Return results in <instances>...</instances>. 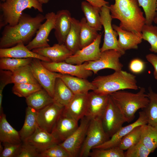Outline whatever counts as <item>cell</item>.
I'll use <instances>...</instances> for the list:
<instances>
[{"label": "cell", "instance_id": "obj_1", "mask_svg": "<svg viewBox=\"0 0 157 157\" xmlns=\"http://www.w3.org/2000/svg\"><path fill=\"white\" fill-rule=\"evenodd\" d=\"M45 19V16L40 13L32 17L23 12L16 25L4 27L0 39V48L11 47L20 42L28 43Z\"/></svg>", "mask_w": 157, "mask_h": 157}, {"label": "cell", "instance_id": "obj_2", "mask_svg": "<svg viewBox=\"0 0 157 157\" xmlns=\"http://www.w3.org/2000/svg\"><path fill=\"white\" fill-rule=\"evenodd\" d=\"M109 8L112 18L120 21L122 29L142 37L145 18L138 0H115Z\"/></svg>", "mask_w": 157, "mask_h": 157}, {"label": "cell", "instance_id": "obj_3", "mask_svg": "<svg viewBox=\"0 0 157 157\" xmlns=\"http://www.w3.org/2000/svg\"><path fill=\"white\" fill-rule=\"evenodd\" d=\"M136 76L126 71H115L106 76H98L91 82L95 86L93 91L101 94L109 95L124 89L137 90Z\"/></svg>", "mask_w": 157, "mask_h": 157}, {"label": "cell", "instance_id": "obj_4", "mask_svg": "<svg viewBox=\"0 0 157 157\" xmlns=\"http://www.w3.org/2000/svg\"><path fill=\"white\" fill-rule=\"evenodd\" d=\"M109 95L128 123L133 119L137 111L146 108L149 101L144 87L136 93L122 90Z\"/></svg>", "mask_w": 157, "mask_h": 157}, {"label": "cell", "instance_id": "obj_5", "mask_svg": "<svg viewBox=\"0 0 157 157\" xmlns=\"http://www.w3.org/2000/svg\"><path fill=\"white\" fill-rule=\"evenodd\" d=\"M32 8L40 13L43 12L42 4L37 0H6L1 3L0 29L7 25H16L23 11Z\"/></svg>", "mask_w": 157, "mask_h": 157}, {"label": "cell", "instance_id": "obj_6", "mask_svg": "<svg viewBox=\"0 0 157 157\" xmlns=\"http://www.w3.org/2000/svg\"><path fill=\"white\" fill-rule=\"evenodd\" d=\"M110 139L104 130L101 117L91 119L79 157H89L93 149L104 143Z\"/></svg>", "mask_w": 157, "mask_h": 157}, {"label": "cell", "instance_id": "obj_7", "mask_svg": "<svg viewBox=\"0 0 157 157\" xmlns=\"http://www.w3.org/2000/svg\"><path fill=\"white\" fill-rule=\"evenodd\" d=\"M101 119L104 130L110 138L122 127L125 122H127L124 116L110 96Z\"/></svg>", "mask_w": 157, "mask_h": 157}, {"label": "cell", "instance_id": "obj_8", "mask_svg": "<svg viewBox=\"0 0 157 157\" xmlns=\"http://www.w3.org/2000/svg\"><path fill=\"white\" fill-rule=\"evenodd\" d=\"M91 119L86 116L84 117L81 119L76 129L64 141L58 143L70 157L79 156Z\"/></svg>", "mask_w": 157, "mask_h": 157}, {"label": "cell", "instance_id": "obj_9", "mask_svg": "<svg viewBox=\"0 0 157 157\" xmlns=\"http://www.w3.org/2000/svg\"><path fill=\"white\" fill-rule=\"evenodd\" d=\"M101 21L104 28V42L100 48L101 52L106 50L113 49L119 52L122 55L125 52L122 50L118 45L117 32L113 28L112 21L113 19L110 13L109 6L106 5L101 8Z\"/></svg>", "mask_w": 157, "mask_h": 157}, {"label": "cell", "instance_id": "obj_10", "mask_svg": "<svg viewBox=\"0 0 157 157\" xmlns=\"http://www.w3.org/2000/svg\"><path fill=\"white\" fill-rule=\"evenodd\" d=\"M122 56L119 52L115 50H106L101 52L98 60L88 62L85 68L92 71L94 74L105 69H112L115 71L122 70L123 65L119 58Z\"/></svg>", "mask_w": 157, "mask_h": 157}, {"label": "cell", "instance_id": "obj_11", "mask_svg": "<svg viewBox=\"0 0 157 157\" xmlns=\"http://www.w3.org/2000/svg\"><path fill=\"white\" fill-rule=\"evenodd\" d=\"M35 77L38 83L53 98L56 79L60 73L51 72L44 67L40 60L33 58L30 64Z\"/></svg>", "mask_w": 157, "mask_h": 157}, {"label": "cell", "instance_id": "obj_12", "mask_svg": "<svg viewBox=\"0 0 157 157\" xmlns=\"http://www.w3.org/2000/svg\"><path fill=\"white\" fill-rule=\"evenodd\" d=\"M43 65L49 70L62 74H66L82 78L91 76L93 72L85 69L88 62L80 65H74L65 61L58 62L41 61Z\"/></svg>", "mask_w": 157, "mask_h": 157}, {"label": "cell", "instance_id": "obj_13", "mask_svg": "<svg viewBox=\"0 0 157 157\" xmlns=\"http://www.w3.org/2000/svg\"><path fill=\"white\" fill-rule=\"evenodd\" d=\"M65 106L55 102L38 111V126L51 133L53 128L62 115Z\"/></svg>", "mask_w": 157, "mask_h": 157}, {"label": "cell", "instance_id": "obj_14", "mask_svg": "<svg viewBox=\"0 0 157 157\" xmlns=\"http://www.w3.org/2000/svg\"><path fill=\"white\" fill-rule=\"evenodd\" d=\"M56 14L52 12L45 15V21L40 26L34 38L26 46L29 50L50 46L48 37L51 31L55 28Z\"/></svg>", "mask_w": 157, "mask_h": 157}, {"label": "cell", "instance_id": "obj_15", "mask_svg": "<svg viewBox=\"0 0 157 157\" xmlns=\"http://www.w3.org/2000/svg\"><path fill=\"white\" fill-rule=\"evenodd\" d=\"M102 35V34H99L93 42L77 51L65 61L69 63L80 65L86 62L98 60L101 53L99 47Z\"/></svg>", "mask_w": 157, "mask_h": 157}, {"label": "cell", "instance_id": "obj_16", "mask_svg": "<svg viewBox=\"0 0 157 157\" xmlns=\"http://www.w3.org/2000/svg\"><path fill=\"white\" fill-rule=\"evenodd\" d=\"M88 94H74L71 100L65 107L62 115L78 122L85 116L88 106Z\"/></svg>", "mask_w": 157, "mask_h": 157}, {"label": "cell", "instance_id": "obj_17", "mask_svg": "<svg viewBox=\"0 0 157 157\" xmlns=\"http://www.w3.org/2000/svg\"><path fill=\"white\" fill-rule=\"evenodd\" d=\"M147 117L144 112L143 110L140 111L139 112V117L135 121L126 126H122L108 140L93 149H106L118 146L122 138L134 128L138 126L147 124Z\"/></svg>", "mask_w": 157, "mask_h": 157}, {"label": "cell", "instance_id": "obj_18", "mask_svg": "<svg viewBox=\"0 0 157 157\" xmlns=\"http://www.w3.org/2000/svg\"><path fill=\"white\" fill-rule=\"evenodd\" d=\"M109 95H103L94 91L89 92L85 116L91 119L101 117L107 106Z\"/></svg>", "mask_w": 157, "mask_h": 157}, {"label": "cell", "instance_id": "obj_19", "mask_svg": "<svg viewBox=\"0 0 157 157\" xmlns=\"http://www.w3.org/2000/svg\"><path fill=\"white\" fill-rule=\"evenodd\" d=\"M72 18L70 12L67 10H58L56 14L54 33L60 44H64L70 29Z\"/></svg>", "mask_w": 157, "mask_h": 157}, {"label": "cell", "instance_id": "obj_20", "mask_svg": "<svg viewBox=\"0 0 157 157\" xmlns=\"http://www.w3.org/2000/svg\"><path fill=\"white\" fill-rule=\"evenodd\" d=\"M24 141L34 147L40 153L52 146L59 143L51 133L38 126L34 133Z\"/></svg>", "mask_w": 157, "mask_h": 157}, {"label": "cell", "instance_id": "obj_21", "mask_svg": "<svg viewBox=\"0 0 157 157\" xmlns=\"http://www.w3.org/2000/svg\"><path fill=\"white\" fill-rule=\"evenodd\" d=\"M33 52L49 59L51 62H58L64 61L73 54L64 44H54L52 47L35 49Z\"/></svg>", "mask_w": 157, "mask_h": 157}, {"label": "cell", "instance_id": "obj_22", "mask_svg": "<svg viewBox=\"0 0 157 157\" xmlns=\"http://www.w3.org/2000/svg\"><path fill=\"white\" fill-rule=\"evenodd\" d=\"M78 121L62 115L51 133L60 143L69 136L78 128Z\"/></svg>", "mask_w": 157, "mask_h": 157}, {"label": "cell", "instance_id": "obj_23", "mask_svg": "<svg viewBox=\"0 0 157 157\" xmlns=\"http://www.w3.org/2000/svg\"><path fill=\"white\" fill-rule=\"evenodd\" d=\"M8 57L18 58H32L42 61L51 62L48 58L43 56L29 50L22 42L11 47L0 48V57Z\"/></svg>", "mask_w": 157, "mask_h": 157}, {"label": "cell", "instance_id": "obj_24", "mask_svg": "<svg viewBox=\"0 0 157 157\" xmlns=\"http://www.w3.org/2000/svg\"><path fill=\"white\" fill-rule=\"evenodd\" d=\"M65 83L74 94H87L94 91L95 86L86 78L60 73L59 77Z\"/></svg>", "mask_w": 157, "mask_h": 157}, {"label": "cell", "instance_id": "obj_25", "mask_svg": "<svg viewBox=\"0 0 157 157\" xmlns=\"http://www.w3.org/2000/svg\"><path fill=\"white\" fill-rule=\"evenodd\" d=\"M112 25L113 29L118 33V45L120 49L125 52L128 50L138 49V45L142 41V37L131 32L124 30L115 24Z\"/></svg>", "mask_w": 157, "mask_h": 157}, {"label": "cell", "instance_id": "obj_26", "mask_svg": "<svg viewBox=\"0 0 157 157\" xmlns=\"http://www.w3.org/2000/svg\"><path fill=\"white\" fill-rule=\"evenodd\" d=\"M0 142L15 144L22 142L19 132L8 122L3 113L0 114Z\"/></svg>", "mask_w": 157, "mask_h": 157}, {"label": "cell", "instance_id": "obj_27", "mask_svg": "<svg viewBox=\"0 0 157 157\" xmlns=\"http://www.w3.org/2000/svg\"><path fill=\"white\" fill-rule=\"evenodd\" d=\"M81 7L88 24L97 31L101 30L102 25L100 13L101 8L94 6L86 1L81 2Z\"/></svg>", "mask_w": 157, "mask_h": 157}, {"label": "cell", "instance_id": "obj_28", "mask_svg": "<svg viewBox=\"0 0 157 157\" xmlns=\"http://www.w3.org/2000/svg\"><path fill=\"white\" fill-rule=\"evenodd\" d=\"M37 114V110L28 106L26 108L24 124L19 131L22 142L31 136L38 126Z\"/></svg>", "mask_w": 157, "mask_h": 157}, {"label": "cell", "instance_id": "obj_29", "mask_svg": "<svg viewBox=\"0 0 157 157\" xmlns=\"http://www.w3.org/2000/svg\"><path fill=\"white\" fill-rule=\"evenodd\" d=\"M28 106L37 111L54 102L53 98L43 88L26 98Z\"/></svg>", "mask_w": 157, "mask_h": 157}, {"label": "cell", "instance_id": "obj_30", "mask_svg": "<svg viewBox=\"0 0 157 157\" xmlns=\"http://www.w3.org/2000/svg\"><path fill=\"white\" fill-rule=\"evenodd\" d=\"M80 21L72 17L71 27L64 44L73 54L80 49Z\"/></svg>", "mask_w": 157, "mask_h": 157}, {"label": "cell", "instance_id": "obj_31", "mask_svg": "<svg viewBox=\"0 0 157 157\" xmlns=\"http://www.w3.org/2000/svg\"><path fill=\"white\" fill-rule=\"evenodd\" d=\"M74 94L60 78H56L53 97L54 102L65 107L71 100Z\"/></svg>", "mask_w": 157, "mask_h": 157}, {"label": "cell", "instance_id": "obj_32", "mask_svg": "<svg viewBox=\"0 0 157 157\" xmlns=\"http://www.w3.org/2000/svg\"><path fill=\"white\" fill-rule=\"evenodd\" d=\"M140 141L151 152L157 148V127L142 125Z\"/></svg>", "mask_w": 157, "mask_h": 157}, {"label": "cell", "instance_id": "obj_33", "mask_svg": "<svg viewBox=\"0 0 157 157\" xmlns=\"http://www.w3.org/2000/svg\"><path fill=\"white\" fill-rule=\"evenodd\" d=\"M80 24V47L81 49L93 42L99 34L97 31L88 24L85 17L81 19Z\"/></svg>", "mask_w": 157, "mask_h": 157}, {"label": "cell", "instance_id": "obj_34", "mask_svg": "<svg viewBox=\"0 0 157 157\" xmlns=\"http://www.w3.org/2000/svg\"><path fill=\"white\" fill-rule=\"evenodd\" d=\"M12 72V83L14 84L37 83L30 65L21 67Z\"/></svg>", "mask_w": 157, "mask_h": 157}, {"label": "cell", "instance_id": "obj_35", "mask_svg": "<svg viewBox=\"0 0 157 157\" xmlns=\"http://www.w3.org/2000/svg\"><path fill=\"white\" fill-rule=\"evenodd\" d=\"M149 101L147 107L143 109L147 117V124L157 127V96L151 87L147 93Z\"/></svg>", "mask_w": 157, "mask_h": 157}, {"label": "cell", "instance_id": "obj_36", "mask_svg": "<svg viewBox=\"0 0 157 157\" xmlns=\"http://www.w3.org/2000/svg\"><path fill=\"white\" fill-rule=\"evenodd\" d=\"M33 58H18L8 57L1 58L0 69L13 72L19 67L30 65Z\"/></svg>", "mask_w": 157, "mask_h": 157}, {"label": "cell", "instance_id": "obj_37", "mask_svg": "<svg viewBox=\"0 0 157 157\" xmlns=\"http://www.w3.org/2000/svg\"><path fill=\"white\" fill-rule=\"evenodd\" d=\"M141 33L142 39L150 44L149 50L157 53V26L145 24L142 28Z\"/></svg>", "mask_w": 157, "mask_h": 157}, {"label": "cell", "instance_id": "obj_38", "mask_svg": "<svg viewBox=\"0 0 157 157\" xmlns=\"http://www.w3.org/2000/svg\"><path fill=\"white\" fill-rule=\"evenodd\" d=\"M142 125L137 126L124 137L118 146L122 150H127L140 140Z\"/></svg>", "mask_w": 157, "mask_h": 157}, {"label": "cell", "instance_id": "obj_39", "mask_svg": "<svg viewBox=\"0 0 157 157\" xmlns=\"http://www.w3.org/2000/svg\"><path fill=\"white\" fill-rule=\"evenodd\" d=\"M42 88L39 83H18L14 84L12 91L13 93L17 96L26 98L33 93Z\"/></svg>", "mask_w": 157, "mask_h": 157}, {"label": "cell", "instance_id": "obj_40", "mask_svg": "<svg viewBox=\"0 0 157 157\" xmlns=\"http://www.w3.org/2000/svg\"><path fill=\"white\" fill-rule=\"evenodd\" d=\"M157 0H138L139 6L141 7L145 15V24H152L156 15V11Z\"/></svg>", "mask_w": 157, "mask_h": 157}, {"label": "cell", "instance_id": "obj_41", "mask_svg": "<svg viewBox=\"0 0 157 157\" xmlns=\"http://www.w3.org/2000/svg\"><path fill=\"white\" fill-rule=\"evenodd\" d=\"M89 156L91 157H125L124 151L118 146L106 148L92 149Z\"/></svg>", "mask_w": 157, "mask_h": 157}, {"label": "cell", "instance_id": "obj_42", "mask_svg": "<svg viewBox=\"0 0 157 157\" xmlns=\"http://www.w3.org/2000/svg\"><path fill=\"white\" fill-rule=\"evenodd\" d=\"M151 153L140 140L127 150L125 157H147Z\"/></svg>", "mask_w": 157, "mask_h": 157}, {"label": "cell", "instance_id": "obj_43", "mask_svg": "<svg viewBox=\"0 0 157 157\" xmlns=\"http://www.w3.org/2000/svg\"><path fill=\"white\" fill-rule=\"evenodd\" d=\"M39 157H70L65 150L58 144L41 152Z\"/></svg>", "mask_w": 157, "mask_h": 157}, {"label": "cell", "instance_id": "obj_44", "mask_svg": "<svg viewBox=\"0 0 157 157\" xmlns=\"http://www.w3.org/2000/svg\"><path fill=\"white\" fill-rule=\"evenodd\" d=\"M22 143L15 144L3 143V148L0 152V157H17L21 149Z\"/></svg>", "mask_w": 157, "mask_h": 157}, {"label": "cell", "instance_id": "obj_45", "mask_svg": "<svg viewBox=\"0 0 157 157\" xmlns=\"http://www.w3.org/2000/svg\"><path fill=\"white\" fill-rule=\"evenodd\" d=\"M12 72L10 71L0 70V109L3 108L2 101L3 91L5 87L7 84L12 83Z\"/></svg>", "mask_w": 157, "mask_h": 157}, {"label": "cell", "instance_id": "obj_46", "mask_svg": "<svg viewBox=\"0 0 157 157\" xmlns=\"http://www.w3.org/2000/svg\"><path fill=\"white\" fill-rule=\"evenodd\" d=\"M40 152L34 147L22 142L19 153L17 157H39Z\"/></svg>", "mask_w": 157, "mask_h": 157}, {"label": "cell", "instance_id": "obj_47", "mask_svg": "<svg viewBox=\"0 0 157 157\" xmlns=\"http://www.w3.org/2000/svg\"><path fill=\"white\" fill-rule=\"evenodd\" d=\"M129 68L130 71L134 74H140L145 69V63L140 59L134 58L131 61Z\"/></svg>", "mask_w": 157, "mask_h": 157}, {"label": "cell", "instance_id": "obj_48", "mask_svg": "<svg viewBox=\"0 0 157 157\" xmlns=\"http://www.w3.org/2000/svg\"><path fill=\"white\" fill-rule=\"evenodd\" d=\"M146 58L153 66L154 69V76L155 78L157 80V56L154 54L150 53L146 55Z\"/></svg>", "mask_w": 157, "mask_h": 157}, {"label": "cell", "instance_id": "obj_49", "mask_svg": "<svg viewBox=\"0 0 157 157\" xmlns=\"http://www.w3.org/2000/svg\"><path fill=\"white\" fill-rule=\"evenodd\" d=\"M92 5L96 7L101 8L102 7L107 5L109 2L105 0H85Z\"/></svg>", "mask_w": 157, "mask_h": 157}, {"label": "cell", "instance_id": "obj_50", "mask_svg": "<svg viewBox=\"0 0 157 157\" xmlns=\"http://www.w3.org/2000/svg\"><path fill=\"white\" fill-rule=\"evenodd\" d=\"M41 3L46 4L48 3L50 0H37Z\"/></svg>", "mask_w": 157, "mask_h": 157}, {"label": "cell", "instance_id": "obj_51", "mask_svg": "<svg viewBox=\"0 0 157 157\" xmlns=\"http://www.w3.org/2000/svg\"><path fill=\"white\" fill-rule=\"evenodd\" d=\"M156 15L154 19L153 22L156 24H157V0L156 4Z\"/></svg>", "mask_w": 157, "mask_h": 157}, {"label": "cell", "instance_id": "obj_52", "mask_svg": "<svg viewBox=\"0 0 157 157\" xmlns=\"http://www.w3.org/2000/svg\"><path fill=\"white\" fill-rule=\"evenodd\" d=\"M1 0L3 2H4L5 1H6V0Z\"/></svg>", "mask_w": 157, "mask_h": 157}, {"label": "cell", "instance_id": "obj_53", "mask_svg": "<svg viewBox=\"0 0 157 157\" xmlns=\"http://www.w3.org/2000/svg\"><path fill=\"white\" fill-rule=\"evenodd\" d=\"M156 95H157V93H156Z\"/></svg>", "mask_w": 157, "mask_h": 157}]
</instances>
